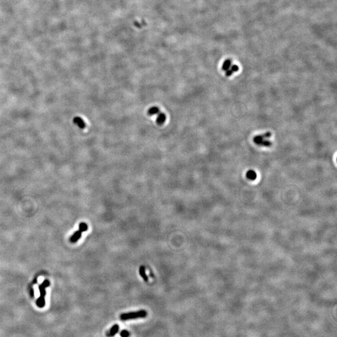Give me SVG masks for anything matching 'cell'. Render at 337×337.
Instances as JSON below:
<instances>
[{"mask_svg": "<svg viewBox=\"0 0 337 337\" xmlns=\"http://www.w3.org/2000/svg\"><path fill=\"white\" fill-rule=\"evenodd\" d=\"M147 315V313L146 310H141L137 311V312H132L125 313H122L120 315V318L121 320H130L132 319H136L140 318H145Z\"/></svg>", "mask_w": 337, "mask_h": 337, "instance_id": "obj_1", "label": "cell"}, {"mask_svg": "<svg viewBox=\"0 0 337 337\" xmlns=\"http://www.w3.org/2000/svg\"><path fill=\"white\" fill-rule=\"evenodd\" d=\"M49 282L46 280L44 281V282L43 283V284H42V285L40 287V291H41V297L39 298V300L38 301V305L40 306V307H42L44 305V293H45V291H44V287H48L49 285Z\"/></svg>", "mask_w": 337, "mask_h": 337, "instance_id": "obj_2", "label": "cell"}, {"mask_svg": "<svg viewBox=\"0 0 337 337\" xmlns=\"http://www.w3.org/2000/svg\"><path fill=\"white\" fill-rule=\"evenodd\" d=\"M271 136V133L270 132H266L265 134H262V135H259V136H257L253 138V142H255L256 144L258 145V146H260L262 142L263 141V140L265 139V138H268Z\"/></svg>", "mask_w": 337, "mask_h": 337, "instance_id": "obj_3", "label": "cell"}, {"mask_svg": "<svg viewBox=\"0 0 337 337\" xmlns=\"http://www.w3.org/2000/svg\"><path fill=\"white\" fill-rule=\"evenodd\" d=\"M119 326L117 324L114 325L110 328V330H109V331L107 332L106 336L107 337H112L114 336H115L116 334L119 331Z\"/></svg>", "mask_w": 337, "mask_h": 337, "instance_id": "obj_4", "label": "cell"}, {"mask_svg": "<svg viewBox=\"0 0 337 337\" xmlns=\"http://www.w3.org/2000/svg\"><path fill=\"white\" fill-rule=\"evenodd\" d=\"M165 120H166V116L165 114L163 112H159L156 119L157 124L159 125H162L165 122Z\"/></svg>", "mask_w": 337, "mask_h": 337, "instance_id": "obj_5", "label": "cell"}, {"mask_svg": "<svg viewBox=\"0 0 337 337\" xmlns=\"http://www.w3.org/2000/svg\"><path fill=\"white\" fill-rule=\"evenodd\" d=\"M139 274L141 277L144 279V280L145 282H147L149 281V278L147 277V275H146V268H145L144 266L142 265L139 268Z\"/></svg>", "mask_w": 337, "mask_h": 337, "instance_id": "obj_6", "label": "cell"}, {"mask_svg": "<svg viewBox=\"0 0 337 337\" xmlns=\"http://www.w3.org/2000/svg\"><path fill=\"white\" fill-rule=\"evenodd\" d=\"M238 69H239V68H238V66H237V65H235V64H234L233 66H231V67H230V68L226 71L225 75H226L227 76H230L233 73H234V72L238 71Z\"/></svg>", "mask_w": 337, "mask_h": 337, "instance_id": "obj_7", "label": "cell"}, {"mask_svg": "<svg viewBox=\"0 0 337 337\" xmlns=\"http://www.w3.org/2000/svg\"><path fill=\"white\" fill-rule=\"evenodd\" d=\"M159 112H160L159 108L156 106L152 107L148 110V114L149 116H154L155 114H158Z\"/></svg>", "mask_w": 337, "mask_h": 337, "instance_id": "obj_8", "label": "cell"}, {"mask_svg": "<svg viewBox=\"0 0 337 337\" xmlns=\"http://www.w3.org/2000/svg\"><path fill=\"white\" fill-rule=\"evenodd\" d=\"M81 232L79 230L77 231L74 233L73 235L71 237V241L72 242H76L81 238Z\"/></svg>", "mask_w": 337, "mask_h": 337, "instance_id": "obj_9", "label": "cell"}, {"mask_svg": "<svg viewBox=\"0 0 337 337\" xmlns=\"http://www.w3.org/2000/svg\"><path fill=\"white\" fill-rule=\"evenodd\" d=\"M231 64H232V61H231V60H230V59H226V60L224 61V64H223V66H222V69L224 70V71H227L228 69H229L230 68V67H231Z\"/></svg>", "mask_w": 337, "mask_h": 337, "instance_id": "obj_10", "label": "cell"}, {"mask_svg": "<svg viewBox=\"0 0 337 337\" xmlns=\"http://www.w3.org/2000/svg\"><path fill=\"white\" fill-rule=\"evenodd\" d=\"M75 122L81 128H84L85 127V123L82 120L80 117H76L74 120Z\"/></svg>", "mask_w": 337, "mask_h": 337, "instance_id": "obj_11", "label": "cell"}, {"mask_svg": "<svg viewBox=\"0 0 337 337\" xmlns=\"http://www.w3.org/2000/svg\"><path fill=\"white\" fill-rule=\"evenodd\" d=\"M247 177L251 180H253L256 178V173L253 170H249L247 172Z\"/></svg>", "mask_w": 337, "mask_h": 337, "instance_id": "obj_12", "label": "cell"}, {"mask_svg": "<svg viewBox=\"0 0 337 337\" xmlns=\"http://www.w3.org/2000/svg\"><path fill=\"white\" fill-rule=\"evenodd\" d=\"M79 231H81V232H86L88 229V226L86 224V223H84V222L81 223V224H79Z\"/></svg>", "mask_w": 337, "mask_h": 337, "instance_id": "obj_13", "label": "cell"}, {"mask_svg": "<svg viewBox=\"0 0 337 337\" xmlns=\"http://www.w3.org/2000/svg\"><path fill=\"white\" fill-rule=\"evenodd\" d=\"M130 332L126 330H123L121 331L120 336L121 337H129L130 336Z\"/></svg>", "mask_w": 337, "mask_h": 337, "instance_id": "obj_14", "label": "cell"}, {"mask_svg": "<svg viewBox=\"0 0 337 337\" xmlns=\"http://www.w3.org/2000/svg\"><path fill=\"white\" fill-rule=\"evenodd\" d=\"M271 145H272V143L270 141H268V140L264 139L263 141L262 142L260 146H265V147H270V146H271Z\"/></svg>", "mask_w": 337, "mask_h": 337, "instance_id": "obj_15", "label": "cell"}, {"mask_svg": "<svg viewBox=\"0 0 337 337\" xmlns=\"http://www.w3.org/2000/svg\"><path fill=\"white\" fill-rule=\"evenodd\" d=\"M42 280H43V278L40 277L39 278V282H41V281H42Z\"/></svg>", "mask_w": 337, "mask_h": 337, "instance_id": "obj_16", "label": "cell"}]
</instances>
